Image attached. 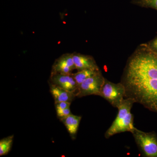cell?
Returning a JSON list of instances; mask_svg holds the SVG:
<instances>
[{
  "label": "cell",
  "instance_id": "obj_14",
  "mask_svg": "<svg viewBox=\"0 0 157 157\" xmlns=\"http://www.w3.org/2000/svg\"><path fill=\"white\" fill-rule=\"evenodd\" d=\"M56 112L57 117L60 120L67 117L68 116L72 114V113H71V110H70V107L63 109V110L56 111Z\"/></svg>",
  "mask_w": 157,
  "mask_h": 157
},
{
  "label": "cell",
  "instance_id": "obj_13",
  "mask_svg": "<svg viewBox=\"0 0 157 157\" xmlns=\"http://www.w3.org/2000/svg\"><path fill=\"white\" fill-rule=\"evenodd\" d=\"M132 3L142 8H151L157 11V0H132Z\"/></svg>",
  "mask_w": 157,
  "mask_h": 157
},
{
  "label": "cell",
  "instance_id": "obj_15",
  "mask_svg": "<svg viewBox=\"0 0 157 157\" xmlns=\"http://www.w3.org/2000/svg\"><path fill=\"white\" fill-rule=\"evenodd\" d=\"M71 104V103H70V102H56V103H55V106L56 111H58V110H63V109L70 107Z\"/></svg>",
  "mask_w": 157,
  "mask_h": 157
},
{
  "label": "cell",
  "instance_id": "obj_12",
  "mask_svg": "<svg viewBox=\"0 0 157 157\" xmlns=\"http://www.w3.org/2000/svg\"><path fill=\"white\" fill-rule=\"evenodd\" d=\"M14 135L5 137L0 140V156L6 155L11 150L13 144Z\"/></svg>",
  "mask_w": 157,
  "mask_h": 157
},
{
  "label": "cell",
  "instance_id": "obj_5",
  "mask_svg": "<svg viewBox=\"0 0 157 157\" xmlns=\"http://www.w3.org/2000/svg\"><path fill=\"white\" fill-rule=\"evenodd\" d=\"M104 80L105 78L100 71L78 86L76 97L82 98L92 95L100 96Z\"/></svg>",
  "mask_w": 157,
  "mask_h": 157
},
{
  "label": "cell",
  "instance_id": "obj_16",
  "mask_svg": "<svg viewBox=\"0 0 157 157\" xmlns=\"http://www.w3.org/2000/svg\"><path fill=\"white\" fill-rule=\"evenodd\" d=\"M147 46L153 51L157 52V38L152 41Z\"/></svg>",
  "mask_w": 157,
  "mask_h": 157
},
{
  "label": "cell",
  "instance_id": "obj_9",
  "mask_svg": "<svg viewBox=\"0 0 157 157\" xmlns=\"http://www.w3.org/2000/svg\"><path fill=\"white\" fill-rule=\"evenodd\" d=\"M49 83L50 92L54 100L55 103L67 102L72 103L75 97V93L68 91L57 86Z\"/></svg>",
  "mask_w": 157,
  "mask_h": 157
},
{
  "label": "cell",
  "instance_id": "obj_6",
  "mask_svg": "<svg viewBox=\"0 0 157 157\" xmlns=\"http://www.w3.org/2000/svg\"><path fill=\"white\" fill-rule=\"evenodd\" d=\"M49 83L55 85L68 91L76 94L78 90V85L72 74L51 73Z\"/></svg>",
  "mask_w": 157,
  "mask_h": 157
},
{
  "label": "cell",
  "instance_id": "obj_3",
  "mask_svg": "<svg viewBox=\"0 0 157 157\" xmlns=\"http://www.w3.org/2000/svg\"><path fill=\"white\" fill-rule=\"evenodd\" d=\"M125 88L121 82L115 83L105 78L100 96L114 107L118 108L125 98Z\"/></svg>",
  "mask_w": 157,
  "mask_h": 157
},
{
  "label": "cell",
  "instance_id": "obj_1",
  "mask_svg": "<svg viewBox=\"0 0 157 157\" xmlns=\"http://www.w3.org/2000/svg\"><path fill=\"white\" fill-rule=\"evenodd\" d=\"M121 82L125 98L157 111V55L142 45L128 60Z\"/></svg>",
  "mask_w": 157,
  "mask_h": 157
},
{
  "label": "cell",
  "instance_id": "obj_10",
  "mask_svg": "<svg viewBox=\"0 0 157 157\" xmlns=\"http://www.w3.org/2000/svg\"><path fill=\"white\" fill-rule=\"evenodd\" d=\"M82 117L71 114L67 117L60 120L67 128L68 132L73 139H76Z\"/></svg>",
  "mask_w": 157,
  "mask_h": 157
},
{
  "label": "cell",
  "instance_id": "obj_11",
  "mask_svg": "<svg viewBox=\"0 0 157 157\" xmlns=\"http://www.w3.org/2000/svg\"><path fill=\"white\" fill-rule=\"evenodd\" d=\"M100 71V70H84L78 71L76 73H72V75L78 86L85 80L95 75Z\"/></svg>",
  "mask_w": 157,
  "mask_h": 157
},
{
  "label": "cell",
  "instance_id": "obj_2",
  "mask_svg": "<svg viewBox=\"0 0 157 157\" xmlns=\"http://www.w3.org/2000/svg\"><path fill=\"white\" fill-rule=\"evenodd\" d=\"M135 101L131 98H126L118 107V112L115 119L106 131L105 137L109 138L113 135L125 132H132L135 130L134 117L131 112Z\"/></svg>",
  "mask_w": 157,
  "mask_h": 157
},
{
  "label": "cell",
  "instance_id": "obj_7",
  "mask_svg": "<svg viewBox=\"0 0 157 157\" xmlns=\"http://www.w3.org/2000/svg\"><path fill=\"white\" fill-rule=\"evenodd\" d=\"M74 70H76V67L73 62V53H65L56 60L51 73L70 75Z\"/></svg>",
  "mask_w": 157,
  "mask_h": 157
},
{
  "label": "cell",
  "instance_id": "obj_4",
  "mask_svg": "<svg viewBox=\"0 0 157 157\" xmlns=\"http://www.w3.org/2000/svg\"><path fill=\"white\" fill-rule=\"evenodd\" d=\"M132 134L144 154L147 157H157V139L155 135L142 132L136 128Z\"/></svg>",
  "mask_w": 157,
  "mask_h": 157
},
{
  "label": "cell",
  "instance_id": "obj_8",
  "mask_svg": "<svg viewBox=\"0 0 157 157\" xmlns=\"http://www.w3.org/2000/svg\"><path fill=\"white\" fill-rule=\"evenodd\" d=\"M73 58L76 70L78 71L84 70H100L93 57L86 55L74 52Z\"/></svg>",
  "mask_w": 157,
  "mask_h": 157
}]
</instances>
